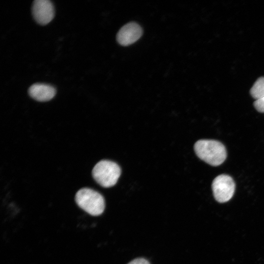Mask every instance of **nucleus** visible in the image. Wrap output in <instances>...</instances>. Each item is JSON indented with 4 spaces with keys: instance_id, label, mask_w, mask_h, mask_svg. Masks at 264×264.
<instances>
[{
    "instance_id": "obj_7",
    "label": "nucleus",
    "mask_w": 264,
    "mask_h": 264,
    "mask_svg": "<svg viewBox=\"0 0 264 264\" xmlns=\"http://www.w3.org/2000/svg\"><path fill=\"white\" fill-rule=\"evenodd\" d=\"M31 97L41 102L47 101L52 99L56 94V89L52 86L45 84H34L28 89Z\"/></svg>"
},
{
    "instance_id": "obj_4",
    "label": "nucleus",
    "mask_w": 264,
    "mask_h": 264,
    "mask_svg": "<svg viewBox=\"0 0 264 264\" xmlns=\"http://www.w3.org/2000/svg\"><path fill=\"white\" fill-rule=\"evenodd\" d=\"M212 189L215 199L220 203H224L232 198L235 190V184L231 176L221 174L213 180Z\"/></svg>"
},
{
    "instance_id": "obj_1",
    "label": "nucleus",
    "mask_w": 264,
    "mask_h": 264,
    "mask_svg": "<svg viewBox=\"0 0 264 264\" xmlns=\"http://www.w3.org/2000/svg\"><path fill=\"white\" fill-rule=\"evenodd\" d=\"M197 155L213 166L221 164L226 158V150L220 142L212 139H200L194 145Z\"/></svg>"
},
{
    "instance_id": "obj_8",
    "label": "nucleus",
    "mask_w": 264,
    "mask_h": 264,
    "mask_svg": "<svg viewBox=\"0 0 264 264\" xmlns=\"http://www.w3.org/2000/svg\"><path fill=\"white\" fill-rule=\"evenodd\" d=\"M251 95L256 100L264 96V77L258 78L250 89Z\"/></svg>"
},
{
    "instance_id": "obj_6",
    "label": "nucleus",
    "mask_w": 264,
    "mask_h": 264,
    "mask_svg": "<svg viewBox=\"0 0 264 264\" xmlns=\"http://www.w3.org/2000/svg\"><path fill=\"white\" fill-rule=\"evenodd\" d=\"M142 34V27L136 22H131L119 30L117 34V41L120 44L127 46L137 41Z\"/></svg>"
},
{
    "instance_id": "obj_9",
    "label": "nucleus",
    "mask_w": 264,
    "mask_h": 264,
    "mask_svg": "<svg viewBox=\"0 0 264 264\" xmlns=\"http://www.w3.org/2000/svg\"><path fill=\"white\" fill-rule=\"evenodd\" d=\"M256 110L260 112H264V96L256 100L253 103Z\"/></svg>"
},
{
    "instance_id": "obj_3",
    "label": "nucleus",
    "mask_w": 264,
    "mask_h": 264,
    "mask_svg": "<svg viewBox=\"0 0 264 264\" xmlns=\"http://www.w3.org/2000/svg\"><path fill=\"white\" fill-rule=\"evenodd\" d=\"M92 174L95 180L100 185L108 188L116 183L121 175V169L114 162L102 160L95 165Z\"/></svg>"
},
{
    "instance_id": "obj_10",
    "label": "nucleus",
    "mask_w": 264,
    "mask_h": 264,
    "mask_svg": "<svg viewBox=\"0 0 264 264\" xmlns=\"http://www.w3.org/2000/svg\"><path fill=\"white\" fill-rule=\"evenodd\" d=\"M128 264H150L148 261L144 258L135 259Z\"/></svg>"
},
{
    "instance_id": "obj_2",
    "label": "nucleus",
    "mask_w": 264,
    "mask_h": 264,
    "mask_svg": "<svg viewBox=\"0 0 264 264\" xmlns=\"http://www.w3.org/2000/svg\"><path fill=\"white\" fill-rule=\"evenodd\" d=\"M75 199L80 208L92 216L101 215L105 209L103 197L91 189H81L76 193Z\"/></svg>"
},
{
    "instance_id": "obj_5",
    "label": "nucleus",
    "mask_w": 264,
    "mask_h": 264,
    "mask_svg": "<svg viewBox=\"0 0 264 264\" xmlns=\"http://www.w3.org/2000/svg\"><path fill=\"white\" fill-rule=\"evenodd\" d=\"M32 12L37 22L45 25L53 19L54 8L53 3L49 0H35L33 2Z\"/></svg>"
}]
</instances>
